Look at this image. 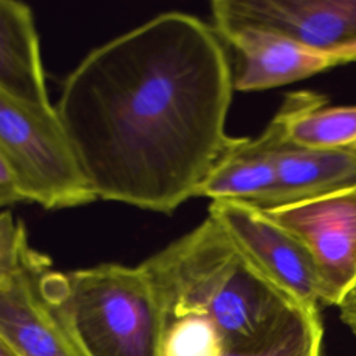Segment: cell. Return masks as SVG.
<instances>
[{
    "label": "cell",
    "mask_w": 356,
    "mask_h": 356,
    "mask_svg": "<svg viewBox=\"0 0 356 356\" xmlns=\"http://www.w3.org/2000/svg\"><path fill=\"white\" fill-rule=\"evenodd\" d=\"M26 202L24 189L10 164L0 159V204L3 207Z\"/></svg>",
    "instance_id": "5bb4252c"
},
{
    "label": "cell",
    "mask_w": 356,
    "mask_h": 356,
    "mask_svg": "<svg viewBox=\"0 0 356 356\" xmlns=\"http://www.w3.org/2000/svg\"><path fill=\"white\" fill-rule=\"evenodd\" d=\"M284 139L316 149L356 147V106H327L323 95L292 92L275 113Z\"/></svg>",
    "instance_id": "4fadbf2b"
},
{
    "label": "cell",
    "mask_w": 356,
    "mask_h": 356,
    "mask_svg": "<svg viewBox=\"0 0 356 356\" xmlns=\"http://www.w3.org/2000/svg\"><path fill=\"white\" fill-rule=\"evenodd\" d=\"M355 289H356V288H355Z\"/></svg>",
    "instance_id": "e0dca14e"
},
{
    "label": "cell",
    "mask_w": 356,
    "mask_h": 356,
    "mask_svg": "<svg viewBox=\"0 0 356 356\" xmlns=\"http://www.w3.org/2000/svg\"><path fill=\"white\" fill-rule=\"evenodd\" d=\"M277 184L263 210L324 196L356 185V147L316 149L282 139L275 150Z\"/></svg>",
    "instance_id": "8fae6325"
},
{
    "label": "cell",
    "mask_w": 356,
    "mask_h": 356,
    "mask_svg": "<svg viewBox=\"0 0 356 356\" xmlns=\"http://www.w3.org/2000/svg\"><path fill=\"white\" fill-rule=\"evenodd\" d=\"M0 95L51 107L33 13L19 0L0 1Z\"/></svg>",
    "instance_id": "7c38bea8"
},
{
    "label": "cell",
    "mask_w": 356,
    "mask_h": 356,
    "mask_svg": "<svg viewBox=\"0 0 356 356\" xmlns=\"http://www.w3.org/2000/svg\"><path fill=\"white\" fill-rule=\"evenodd\" d=\"M214 218L268 280L309 307L320 309V280L305 245L263 209L246 202H211Z\"/></svg>",
    "instance_id": "52a82bcc"
},
{
    "label": "cell",
    "mask_w": 356,
    "mask_h": 356,
    "mask_svg": "<svg viewBox=\"0 0 356 356\" xmlns=\"http://www.w3.org/2000/svg\"><path fill=\"white\" fill-rule=\"evenodd\" d=\"M46 254L25 239L0 256V337L24 356H90L68 318L43 289Z\"/></svg>",
    "instance_id": "5b68a950"
},
{
    "label": "cell",
    "mask_w": 356,
    "mask_h": 356,
    "mask_svg": "<svg viewBox=\"0 0 356 356\" xmlns=\"http://www.w3.org/2000/svg\"><path fill=\"white\" fill-rule=\"evenodd\" d=\"M159 302L161 356H321L318 309L303 307L275 325L246 331L222 328L182 303L160 296Z\"/></svg>",
    "instance_id": "277c9868"
},
{
    "label": "cell",
    "mask_w": 356,
    "mask_h": 356,
    "mask_svg": "<svg viewBox=\"0 0 356 356\" xmlns=\"http://www.w3.org/2000/svg\"><path fill=\"white\" fill-rule=\"evenodd\" d=\"M0 356H24L11 342L0 337Z\"/></svg>",
    "instance_id": "2e32d148"
},
{
    "label": "cell",
    "mask_w": 356,
    "mask_h": 356,
    "mask_svg": "<svg viewBox=\"0 0 356 356\" xmlns=\"http://www.w3.org/2000/svg\"><path fill=\"white\" fill-rule=\"evenodd\" d=\"M0 159L14 170L26 202L51 210L99 199L56 106L0 95Z\"/></svg>",
    "instance_id": "3957f363"
},
{
    "label": "cell",
    "mask_w": 356,
    "mask_h": 356,
    "mask_svg": "<svg viewBox=\"0 0 356 356\" xmlns=\"http://www.w3.org/2000/svg\"><path fill=\"white\" fill-rule=\"evenodd\" d=\"M216 31L234 51L232 78L238 92L273 89L356 61L350 54L317 51L256 26L228 25Z\"/></svg>",
    "instance_id": "9c48e42d"
},
{
    "label": "cell",
    "mask_w": 356,
    "mask_h": 356,
    "mask_svg": "<svg viewBox=\"0 0 356 356\" xmlns=\"http://www.w3.org/2000/svg\"><path fill=\"white\" fill-rule=\"evenodd\" d=\"M228 47L213 25L165 11L92 49L56 110L99 199L170 214L234 136Z\"/></svg>",
    "instance_id": "6da1fadb"
},
{
    "label": "cell",
    "mask_w": 356,
    "mask_h": 356,
    "mask_svg": "<svg viewBox=\"0 0 356 356\" xmlns=\"http://www.w3.org/2000/svg\"><path fill=\"white\" fill-rule=\"evenodd\" d=\"M90 356H161V307L146 267L120 263L40 277Z\"/></svg>",
    "instance_id": "7a4b0ae2"
},
{
    "label": "cell",
    "mask_w": 356,
    "mask_h": 356,
    "mask_svg": "<svg viewBox=\"0 0 356 356\" xmlns=\"http://www.w3.org/2000/svg\"><path fill=\"white\" fill-rule=\"evenodd\" d=\"M213 26L249 25L356 58V0H214Z\"/></svg>",
    "instance_id": "ba28073f"
},
{
    "label": "cell",
    "mask_w": 356,
    "mask_h": 356,
    "mask_svg": "<svg viewBox=\"0 0 356 356\" xmlns=\"http://www.w3.org/2000/svg\"><path fill=\"white\" fill-rule=\"evenodd\" d=\"M264 211L309 250L321 306H339L356 288V185Z\"/></svg>",
    "instance_id": "8992f818"
},
{
    "label": "cell",
    "mask_w": 356,
    "mask_h": 356,
    "mask_svg": "<svg viewBox=\"0 0 356 356\" xmlns=\"http://www.w3.org/2000/svg\"><path fill=\"white\" fill-rule=\"evenodd\" d=\"M341 320L352 330L356 335V289H353L338 306Z\"/></svg>",
    "instance_id": "9a60e30c"
},
{
    "label": "cell",
    "mask_w": 356,
    "mask_h": 356,
    "mask_svg": "<svg viewBox=\"0 0 356 356\" xmlns=\"http://www.w3.org/2000/svg\"><path fill=\"white\" fill-rule=\"evenodd\" d=\"M284 139L274 115L256 138H232L196 189V196L211 202H246L263 207L277 184L275 150Z\"/></svg>",
    "instance_id": "30bf717a"
}]
</instances>
